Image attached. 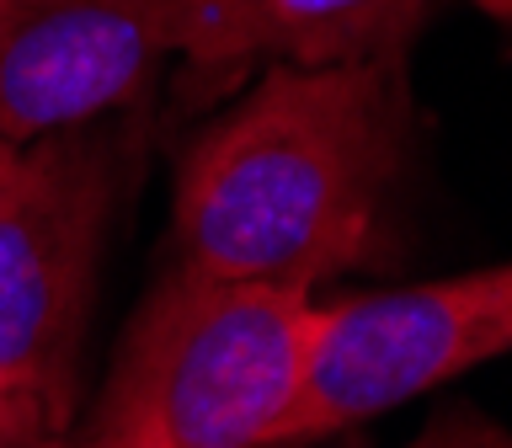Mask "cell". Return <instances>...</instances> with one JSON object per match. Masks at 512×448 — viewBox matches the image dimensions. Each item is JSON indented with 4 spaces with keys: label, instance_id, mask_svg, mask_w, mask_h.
<instances>
[{
    "label": "cell",
    "instance_id": "5",
    "mask_svg": "<svg viewBox=\"0 0 512 448\" xmlns=\"http://www.w3.org/2000/svg\"><path fill=\"white\" fill-rule=\"evenodd\" d=\"M176 43V0H11L0 11V139H38L134 102Z\"/></svg>",
    "mask_w": 512,
    "mask_h": 448
},
{
    "label": "cell",
    "instance_id": "8",
    "mask_svg": "<svg viewBox=\"0 0 512 448\" xmlns=\"http://www.w3.org/2000/svg\"><path fill=\"white\" fill-rule=\"evenodd\" d=\"M43 432H48V422H43L38 400L0 384V448H27L32 438H43Z\"/></svg>",
    "mask_w": 512,
    "mask_h": 448
},
{
    "label": "cell",
    "instance_id": "7",
    "mask_svg": "<svg viewBox=\"0 0 512 448\" xmlns=\"http://www.w3.org/2000/svg\"><path fill=\"white\" fill-rule=\"evenodd\" d=\"M347 448H358V443H347ZM406 448H512V432L486 422V416L470 411V406H454V411H443L422 438H411Z\"/></svg>",
    "mask_w": 512,
    "mask_h": 448
},
{
    "label": "cell",
    "instance_id": "10",
    "mask_svg": "<svg viewBox=\"0 0 512 448\" xmlns=\"http://www.w3.org/2000/svg\"><path fill=\"white\" fill-rule=\"evenodd\" d=\"M27 448H80L75 438H64V432H43V438H32Z\"/></svg>",
    "mask_w": 512,
    "mask_h": 448
},
{
    "label": "cell",
    "instance_id": "9",
    "mask_svg": "<svg viewBox=\"0 0 512 448\" xmlns=\"http://www.w3.org/2000/svg\"><path fill=\"white\" fill-rule=\"evenodd\" d=\"M475 11H486L491 22H502V27H512V0H470Z\"/></svg>",
    "mask_w": 512,
    "mask_h": 448
},
{
    "label": "cell",
    "instance_id": "1",
    "mask_svg": "<svg viewBox=\"0 0 512 448\" xmlns=\"http://www.w3.org/2000/svg\"><path fill=\"white\" fill-rule=\"evenodd\" d=\"M400 144V54L267 64L262 86L182 155L171 192L176 267L315 294L379 251Z\"/></svg>",
    "mask_w": 512,
    "mask_h": 448
},
{
    "label": "cell",
    "instance_id": "2",
    "mask_svg": "<svg viewBox=\"0 0 512 448\" xmlns=\"http://www.w3.org/2000/svg\"><path fill=\"white\" fill-rule=\"evenodd\" d=\"M315 294L176 267L112 358L80 448H278L315 347Z\"/></svg>",
    "mask_w": 512,
    "mask_h": 448
},
{
    "label": "cell",
    "instance_id": "6",
    "mask_svg": "<svg viewBox=\"0 0 512 448\" xmlns=\"http://www.w3.org/2000/svg\"><path fill=\"white\" fill-rule=\"evenodd\" d=\"M432 0H176V43L192 70L336 64L400 54Z\"/></svg>",
    "mask_w": 512,
    "mask_h": 448
},
{
    "label": "cell",
    "instance_id": "4",
    "mask_svg": "<svg viewBox=\"0 0 512 448\" xmlns=\"http://www.w3.org/2000/svg\"><path fill=\"white\" fill-rule=\"evenodd\" d=\"M502 352H512V262L320 304L304 390L278 448L358 432Z\"/></svg>",
    "mask_w": 512,
    "mask_h": 448
},
{
    "label": "cell",
    "instance_id": "11",
    "mask_svg": "<svg viewBox=\"0 0 512 448\" xmlns=\"http://www.w3.org/2000/svg\"><path fill=\"white\" fill-rule=\"evenodd\" d=\"M6 6H11V0H0V11H6Z\"/></svg>",
    "mask_w": 512,
    "mask_h": 448
},
{
    "label": "cell",
    "instance_id": "3",
    "mask_svg": "<svg viewBox=\"0 0 512 448\" xmlns=\"http://www.w3.org/2000/svg\"><path fill=\"white\" fill-rule=\"evenodd\" d=\"M118 150L96 123L0 139V384L70 427Z\"/></svg>",
    "mask_w": 512,
    "mask_h": 448
}]
</instances>
